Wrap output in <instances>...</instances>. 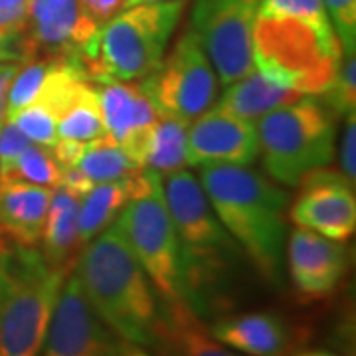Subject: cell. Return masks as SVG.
I'll return each mask as SVG.
<instances>
[{
  "label": "cell",
  "instance_id": "14",
  "mask_svg": "<svg viewBox=\"0 0 356 356\" xmlns=\"http://www.w3.org/2000/svg\"><path fill=\"white\" fill-rule=\"evenodd\" d=\"M99 26L83 13L79 0H30L24 36L34 56H76L81 60Z\"/></svg>",
  "mask_w": 356,
  "mask_h": 356
},
{
  "label": "cell",
  "instance_id": "40",
  "mask_svg": "<svg viewBox=\"0 0 356 356\" xmlns=\"http://www.w3.org/2000/svg\"><path fill=\"white\" fill-rule=\"evenodd\" d=\"M299 356H321V353H303V355Z\"/></svg>",
  "mask_w": 356,
  "mask_h": 356
},
{
  "label": "cell",
  "instance_id": "29",
  "mask_svg": "<svg viewBox=\"0 0 356 356\" xmlns=\"http://www.w3.org/2000/svg\"><path fill=\"white\" fill-rule=\"evenodd\" d=\"M355 51H343V60L334 72L329 88L325 89L321 95L332 115H346L355 111L356 105V83H355Z\"/></svg>",
  "mask_w": 356,
  "mask_h": 356
},
{
  "label": "cell",
  "instance_id": "13",
  "mask_svg": "<svg viewBox=\"0 0 356 356\" xmlns=\"http://www.w3.org/2000/svg\"><path fill=\"white\" fill-rule=\"evenodd\" d=\"M259 156V140L254 121L208 109L188 125L186 165L250 166Z\"/></svg>",
  "mask_w": 356,
  "mask_h": 356
},
{
  "label": "cell",
  "instance_id": "19",
  "mask_svg": "<svg viewBox=\"0 0 356 356\" xmlns=\"http://www.w3.org/2000/svg\"><path fill=\"white\" fill-rule=\"evenodd\" d=\"M51 191L16 178H0V229L20 245H38Z\"/></svg>",
  "mask_w": 356,
  "mask_h": 356
},
{
  "label": "cell",
  "instance_id": "12",
  "mask_svg": "<svg viewBox=\"0 0 356 356\" xmlns=\"http://www.w3.org/2000/svg\"><path fill=\"white\" fill-rule=\"evenodd\" d=\"M301 194L291 206V220L325 238L346 242L356 226L355 184L343 172L321 166L299 182Z\"/></svg>",
  "mask_w": 356,
  "mask_h": 356
},
{
  "label": "cell",
  "instance_id": "7",
  "mask_svg": "<svg viewBox=\"0 0 356 356\" xmlns=\"http://www.w3.org/2000/svg\"><path fill=\"white\" fill-rule=\"evenodd\" d=\"M255 131L266 172L285 186H299L305 175L329 166L334 156V115L315 97L259 117Z\"/></svg>",
  "mask_w": 356,
  "mask_h": 356
},
{
  "label": "cell",
  "instance_id": "11",
  "mask_svg": "<svg viewBox=\"0 0 356 356\" xmlns=\"http://www.w3.org/2000/svg\"><path fill=\"white\" fill-rule=\"evenodd\" d=\"M40 356H153L115 334L89 307L74 271L65 277Z\"/></svg>",
  "mask_w": 356,
  "mask_h": 356
},
{
  "label": "cell",
  "instance_id": "6",
  "mask_svg": "<svg viewBox=\"0 0 356 356\" xmlns=\"http://www.w3.org/2000/svg\"><path fill=\"white\" fill-rule=\"evenodd\" d=\"M343 60L334 30H321L291 18L257 16L254 26V65L285 88L323 93Z\"/></svg>",
  "mask_w": 356,
  "mask_h": 356
},
{
  "label": "cell",
  "instance_id": "24",
  "mask_svg": "<svg viewBox=\"0 0 356 356\" xmlns=\"http://www.w3.org/2000/svg\"><path fill=\"white\" fill-rule=\"evenodd\" d=\"M77 168L93 182H111L119 178H127L139 172L143 166L135 165L121 145L105 131L103 135L86 143L81 159L77 161Z\"/></svg>",
  "mask_w": 356,
  "mask_h": 356
},
{
  "label": "cell",
  "instance_id": "28",
  "mask_svg": "<svg viewBox=\"0 0 356 356\" xmlns=\"http://www.w3.org/2000/svg\"><path fill=\"white\" fill-rule=\"evenodd\" d=\"M257 16L301 20L321 30L332 28L323 0H259Z\"/></svg>",
  "mask_w": 356,
  "mask_h": 356
},
{
  "label": "cell",
  "instance_id": "2",
  "mask_svg": "<svg viewBox=\"0 0 356 356\" xmlns=\"http://www.w3.org/2000/svg\"><path fill=\"white\" fill-rule=\"evenodd\" d=\"M74 275L89 307L119 339L153 348L161 301L115 224L83 245Z\"/></svg>",
  "mask_w": 356,
  "mask_h": 356
},
{
  "label": "cell",
  "instance_id": "22",
  "mask_svg": "<svg viewBox=\"0 0 356 356\" xmlns=\"http://www.w3.org/2000/svg\"><path fill=\"white\" fill-rule=\"evenodd\" d=\"M147 166L127 178H119L111 182L93 184V188L81 198L77 214V236L79 243L86 245L103 229L109 228L113 220L121 214L127 202L145 186Z\"/></svg>",
  "mask_w": 356,
  "mask_h": 356
},
{
  "label": "cell",
  "instance_id": "26",
  "mask_svg": "<svg viewBox=\"0 0 356 356\" xmlns=\"http://www.w3.org/2000/svg\"><path fill=\"white\" fill-rule=\"evenodd\" d=\"M0 178H16L44 188H56L62 180V168L56 163L51 149L38 143H30L16 159L13 170L0 175Z\"/></svg>",
  "mask_w": 356,
  "mask_h": 356
},
{
  "label": "cell",
  "instance_id": "33",
  "mask_svg": "<svg viewBox=\"0 0 356 356\" xmlns=\"http://www.w3.org/2000/svg\"><path fill=\"white\" fill-rule=\"evenodd\" d=\"M32 140L26 137L14 121H4L0 127V175L13 170L16 159Z\"/></svg>",
  "mask_w": 356,
  "mask_h": 356
},
{
  "label": "cell",
  "instance_id": "31",
  "mask_svg": "<svg viewBox=\"0 0 356 356\" xmlns=\"http://www.w3.org/2000/svg\"><path fill=\"white\" fill-rule=\"evenodd\" d=\"M343 51L356 48V0H323Z\"/></svg>",
  "mask_w": 356,
  "mask_h": 356
},
{
  "label": "cell",
  "instance_id": "41",
  "mask_svg": "<svg viewBox=\"0 0 356 356\" xmlns=\"http://www.w3.org/2000/svg\"><path fill=\"white\" fill-rule=\"evenodd\" d=\"M321 356H334V355H331V353H321Z\"/></svg>",
  "mask_w": 356,
  "mask_h": 356
},
{
  "label": "cell",
  "instance_id": "21",
  "mask_svg": "<svg viewBox=\"0 0 356 356\" xmlns=\"http://www.w3.org/2000/svg\"><path fill=\"white\" fill-rule=\"evenodd\" d=\"M226 88L228 89L222 93V97H218L210 109H218L248 121L259 119L275 109L295 103L303 95L297 89L281 86L280 81H275L273 77L255 67L254 72H250L248 76Z\"/></svg>",
  "mask_w": 356,
  "mask_h": 356
},
{
  "label": "cell",
  "instance_id": "27",
  "mask_svg": "<svg viewBox=\"0 0 356 356\" xmlns=\"http://www.w3.org/2000/svg\"><path fill=\"white\" fill-rule=\"evenodd\" d=\"M54 62H56V56H50V54L40 56L38 54L22 64L10 83L8 102H6V119H10L20 109L34 103L44 79L50 74Z\"/></svg>",
  "mask_w": 356,
  "mask_h": 356
},
{
  "label": "cell",
  "instance_id": "10",
  "mask_svg": "<svg viewBox=\"0 0 356 356\" xmlns=\"http://www.w3.org/2000/svg\"><path fill=\"white\" fill-rule=\"evenodd\" d=\"M257 4L259 0H192L191 26L222 86L254 72Z\"/></svg>",
  "mask_w": 356,
  "mask_h": 356
},
{
  "label": "cell",
  "instance_id": "30",
  "mask_svg": "<svg viewBox=\"0 0 356 356\" xmlns=\"http://www.w3.org/2000/svg\"><path fill=\"white\" fill-rule=\"evenodd\" d=\"M6 121H14L32 143L44 145L48 149H51L58 143V139H60L58 137V121H56V117L46 107H42L40 103L28 105L24 109H20L14 117L6 119Z\"/></svg>",
  "mask_w": 356,
  "mask_h": 356
},
{
  "label": "cell",
  "instance_id": "34",
  "mask_svg": "<svg viewBox=\"0 0 356 356\" xmlns=\"http://www.w3.org/2000/svg\"><path fill=\"white\" fill-rule=\"evenodd\" d=\"M356 113L346 115V123H344L343 143H341V172L344 178L355 184L356 182Z\"/></svg>",
  "mask_w": 356,
  "mask_h": 356
},
{
  "label": "cell",
  "instance_id": "1",
  "mask_svg": "<svg viewBox=\"0 0 356 356\" xmlns=\"http://www.w3.org/2000/svg\"><path fill=\"white\" fill-rule=\"evenodd\" d=\"M198 175L204 194L222 226L248 254L261 277L280 287L289 196L250 166L204 165L198 168Z\"/></svg>",
  "mask_w": 356,
  "mask_h": 356
},
{
  "label": "cell",
  "instance_id": "37",
  "mask_svg": "<svg viewBox=\"0 0 356 356\" xmlns=\"http://www.w3.org/2000/svg\"><path fill=\"white\" fill-rule=\"evenodd\" d=\"M34 58L26 36L22 40H0V62H28Z\"/></svg>",
  "mask_w": 356,
  "mask_h": 356
},
{
  "label": "cell",
  "instance_id": "20",
  "mask_svg": "<svg viewBox=\"0 0 356 356\" xmlns=\"http://www.w3.org/2000/svg\"><path fill=\"white\" fill-rule=\"evenodd\" d=\"M81 196L65 186H56L51 191L48 214L42 229V255L54 269L70 275L76 267L79 257V243L77 236V214H79Z\"/></svg>",
  "mask_w": 356,
  "mask_h": 356
},
{
  "label": "cell",
  "instance_id": "35",
  "mask_svg": "<svg viewBox=\"0 0 356 356\" xmlns=\"http://www.w3.org/2000/svg\"><path fill=\"white\" fill-rule=\"evenodd\" d=\"M86 149V143L72 139H58V143L51 147V153L56 163L60 168H67V166H77V161L81 159Z\"/></svg>",
  "mask_w": 356,
  "mask_h": 356
},
{
  "label": "cell",
  "instance_id": "39",
  "mask_svg": "<svg viewBox=\"0 0 356 356\" xmlns=\"http://www.w3.org/2000/svg\"><path fill=\"white\" fill-rule=\"evenodd\" d=\"M145 2H161V0H125V6H123V8L135 6V4H145Z\"/></svg>",
  "mask_w": 356,
  "mask_h": 356
},
{
  "label": "cell",
  "instance_id": "9",
  "mask_svg": "<svg viewBox=\"0 0 356 356\" xmlns=\"http://www.w3.org/2000/svg\"><path fill=\"white\" fill-rule=\"evenodd\" d=\"M218 86L220 81L212 62L192 26L182 32L172 51L139 83L156 113L172 115L186 123H192L216 103Z\"/></svg>",
  "mask_w": 356,
  "mask_h": 356
},
{
  "label": "cell",
  "instance_id": "38",
  "mask_svg": "<svg viewBox=\"0 0 356 356\" xmlns=\"http://www.w3.org/2000/svg\"><path fill=\"white\" fill-rule=\"evenodd\" d=\"M60 184L65 186V188H70L72 192H76L79 194L81 198L88 194L91 188H93V182L89 180L77 166H67V168H62V180H60Z\"/></svg>",
  "mask_w": 356,
  "mask_h": 356
},
{
  "label": "cell",
  "instance_id": "32",
  "mask_svg": "<svg viewBox=\"0 0 356 356\" xmlns=\"http://www.w3.org/2000/svg\"><path fill=\"white\" fill-rule=\"evenodd\" d=\"M30 0H0V40H22Z\"/></svg>",
  "mask_w": 356,
  "mask_h": 356
},
{
  "label": "cell",
  "instance_id": "16",
  "mask_svg": "<svg viewBox=\"0 0 356 356\" xmlns=\"http://www.w3.org/2000/svg\"><path fill=\"white\" fill-rule=\"evenodd\" d=\"M287 267L295 289L309 299L331 295L346 273V248L313 229L291 232L287 242Z\"/></svg>",
  "mask_w": 356,
  "mask_h": 356
},
{
  "label": "cell",
  "instance_id": "17",
  "mask_svg": "<svg viewBox=\"0 0 356 356\" xmlns=\"http://www.w3.org/2000/svg\"><path fill=\"white\" fill-rule=\"evenodd\" d=\"M153 348L156 356H238L218 343L186 301H161Z\"/></svg>",
  "mask_w": 356,
  "mask_h": 356
},
{
  "label": "cell",
  "instance_id": "36",
  "mask_svg": "<svg viewBox=\"0 0 356 356\" xmlns=\"http://www.w3.org/2000/svg\"><path fill=\"white\" fill-rule=\"evenodd\" d=\"M22 64L24 62H0V127L6 121V102H8L10 83Z\"/></svg>",
  "mask_w": 356,
  "mask_h": 356
},
{
  "label": "cell",
  "instance_id": "15",
  "mask_svg": "<svg viewBox=\"0 0 356 356\" xmlns=\"http://www.w3.org/2000/svg\"><path fill=\"white\" fill-rule=\"evenodd\" d=\"M95 89L105 131L121 145L135 165L145 168L151 131L159 117L153 103L140 91L139 83L109 79L95 83Z\"/></svg>",
  "mask_w": 356,
  "mask_h": 356
},
{
  "label": "cell",
  "instance_id": "8",
  "mask_svg": "<svg viewBox=\"0 0 356 356\" xmlns=\"http://www.w3.org/2000/svg\"><path fill=\"white\" fill-rule=\"evenodd\" d=\"M115 226L139 259L161 301H186L182 254L166 206L161 175L147 168V182L121 210Z\"/></svg>",
  "mask_w": 356,
  "mask_h": 356
},
{
  "label": "cell",
  "instance_id": "23",
  "mask_svg": "<svg viewBox=\"0 0 356 356\" xmlns=\"http://www.w3.org/2000/svg\"><path fill=\"white\" fill-rule=\"evenodd\" d=\"M186 121L172 115L159 113L151 131V143L147 153V168L159 175H170L186 166Z\"/></svg>",
  "mask_w": 356,
  "mask_h": 356
},
{
  "label": "cell",
  "instance_id": "18",
  "mask_svg": "<svg viewBox=\"0 0 356 356\" xmlns=\"http://www.w3.org/2000/svg\"><path fill=\"white\" fill-rule=\"evenodd\" d=\"M210 332L218 343L248 356H283L291 344L285 318L269 311L220 318Z\"/></svg>",
  "mask_w": 356,
  "mask_h": 356
},
{
  "label": "cell",
  "instance_id": "25",
  "mask_svg": "<svg viewBox=\"0 0 356 356\" xmlns=\"http://www.w3.org/2000/svg\"><path fill=\"white\" fill-rule=\"evenodd\" d=\"M103 133H105V125H103L102 107H99V99H97V89L93 83L58 119V137L88 143Z\"/></svg>",
  "mask_w": 356,
  "mask_h": 356
},
{
  "label": "cell",
  "instance_id": "5",
  "mask_svg": "<svg viewBox=\"0 0 356 356\" xmlns=\"http://www.w3.org/2000/svg\"><path fill=\"white\" fill-rule=\"evenodd\" d=\"M188 0H161L127 6L103 22L81 65L93 83L135 81L149 76L165 58Z\"/></svg>",
  "mask_w": 356,
  "mask_h": 356
},
{
  "label": "cell",
  "instance_id": "3",
  "mask_svg": "<svg viewBox=\"0 0 356 356\" xmlns=\"http://www.w3.org/2000/svg\"><path fill=\"white\" fill-rule=\"evenodd\" d=\"M163 191L180 243L186 303L204 317L222 291L229 267L240 257V245L218 220L192 172L182 168L166 175Z\"/></svg>",
  "mask_w": 356,
  "mask_h": 356
},
{
  "label": "cell",
  "instance_id": "4",
  "mask_svg": "<svg viewBox=\"0 0 356 356\" xmlns=\"http://www.w3.org/2000/svg\"><path fill=\"white\" fill-rule=\"evenodd\" d=\"M65 277L0 229V356H40Z\"/></svg>",
  "mask_w": 356,
  "mask_h": 356
}]
</instances>
